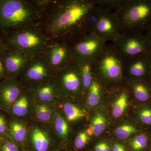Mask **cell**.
<instances>
[{
	"instance_id": "33",
	"label": "cell",
	"mask_w": 151,
	"mask_h": 151,
	"mask_svg": "<svg viewBox=\"0 0 151 151\" xmlns=\"http://www.w3.org/2000/svg\"><path fill=\"white\" fill-rule=\"evenodd\" d=\"M7 78V72L2 55H0V80Z\"/></svg>"
},
{
	"instance_id": "21",
	"label": "cell",
	"mask_w": 151,
	"mask_h": 151,
	"mask_svg": "<svg viewBox=\"0 0 151 151\" xmlns=\"http://www.w3.org/2000/svg\"><path fill=\"white\" fill-rule=\"evenodd\" d=\"M29 103V100L27 95L26 94H21L9 107L11 113L17 117L24 116L28 111Z\"/></svg>"
},
{
	"instance_id": "9",
	"label": "cell",
	"mask_w": 151,
	"mask_h": 151,
	"mask_svg": "<svg viewBox=\"0 0 151 151\" xmlns=\"http://www.w3.org/2000/svg\"><path fill=\"white\" fill-rule=\"evenodd\" d=\"M150 54L124 59V79L127 81L149 80Z\"/></svg>"
},
{
	"instance_id": "13",
	"label": "cell",
	"mask_w": 151,
	"mask_h": 151,
	"mask_svg": "<svg viewBox=\"0 0 151 151\" xmlns=\"http://www.w3.org/2000/svg\"><path fill=\"white\" fill-rule=\"evenodd\" d=\"M51 70L46 58H37L31 60L25 69V78L30 82L43 81L49 76Z\"/></svg>"
},
{
	"instance_id": "26",
	"label": "cell",
	"mask_w": 151,
	"mask_h": 151,
	"mask_svg": "<svg viewBox=\"0 0 151 151\" xmlns=\"http://www.w3.org/2000/svg\"><path fill=\"white\" fill-rule=\"evenodd\" d=\"M137 132V128L131 124H124L117 127L115 131L116 137L120 139H126Z\"/></svg>"
},
{
	"instance_id": "16",
	"label": "cell",
	"mask_w": 151,
	"mask_h": 151,
	"mask_svg": "<svg viewBox=\"0 0 151 151\" xmlns=\"http://www.w3.org/2000/svg\"><path fill=\"white\" fill-rule=\"evenodd\" d=\"M105 87L93 76V80L88 90L87 103L91 107L97 106L103 98Z\"/></svg>"
},
{
	"instance_id": "28",
	"label": "cell",
	"mask_w": 151,
	"mask_h": 151,
	"mask_svg": "<svg viewBox=\"0 0 151 151\" xmlns=\"http://www.w3.org/2000/svg\"><path fill=\"white\" fill-rule=\"evenodd\" d=\"M35 114L37 119L42 122H47L52 116V111L47 105L40 104L36 106Z\"/></svg>"
},
{
	"instance_id": "5",
	"label": "cell",
	"mask_w": 151,
	"mask_h": 151,
	"mask_svg": "<svg viewBox=\"0 0 151 151\" xmlns=\"http://www.w3.org/2000/svg\"><path fill=\"white\" fill-rule=\"evenodd\" d=\"M1 37L8 48L19 50L30 57L42 51L46 44L43 35L31 30H22Z\"/></svg>"
},
{
	"instance_id": "36",
	"label": "cell",
	"mask_w": 151,
	"mask_h": 151,
	"mask_svg": "<svg viewBox=\"0 0 151 151\" xmlns=\"http://www.w3.org/2000/svg\"><path fill=\"white\" fill-rule=\"evenodd\" d=\"M7 48V47L5 44L2 38L0 36V55H2Z\"/></svg>"
},
{
	"instance_id": "23",
	"label": "cell",
	"mask_w": 151,
	"mask_h": 151,
	"mask_svg": "<svg viewBox=\"0 0 151 151\" xmlns=\"http://www.w3.org/2000/svg\"><path fill=\"white\" fill-rule=\"evenodd\" d=\"M63 109L66 119L69 122H74L87 116L85 110L72 103H65Z\"/></svg>"
},
{
	"instance_id": "20",
	"label": "cell",
	"mask_w": 151,
	"mask_h": 151,
	"mask_svg": "<svg viewBox=\"0 0 151 151\" xmlns=\"http://www.w3.org/2000/svg\"><path fill=\"white\" fill-rule=\"evenodd\" d=\"M32 140L37 151H46L49 145V139L47 135L40 129H34L32 133Z\"/></svg>"
},
{
	"instance_id": "39",
	"label": "cell",
	"mask_w": 151,
	"mask_h": 151,
	"mask_svg": "<svg viewBox=\"0 0 151 151\" xmlns=\"http://www.w3.org/2000/svg\"><path fill=\"white\" fill-rule=\"evenodd\" d=\"M0 141H1V138H0Z\"/></svg>"
},
{
	"instance_id": "24",
	"label": "cell",
	"mask_w": 151,
	"mask_h": 151,
	"mask_svg": "<svg viewBox=\"0 0 151 151\" xmlns=\"http://www.w3.org/2000/svg\"><path fill=\"white\" fill-rule=\"evenodd\" d=\"M107 119L104 113L98 112L92 117L90 126L93 131V135L100 136L105 131L107 127Z\"/></svg>"
},
{
	"instance_id": "34",
	"label": "cell",
	"mask_w": 151,
	"mask_h": 151,
	"mask_svg": "<svg viewBox=\"0 0 151 151\" xmlns=\"http://www.w3.org/2000/svg\"><path fill=\"white\" fill-rule=\"evenodd\" d=\"M111 148L107 142H100L96 145L95 147V151H111Z\"/></svg>"
},
{
	"instance_id": "2",
	"label": "cell",
	"mask_w": 151,
	"mask_h": 151,
	"mask_svg": "<svg viewBox=\"0 0 151 151\" xmlns=\"http://www.w3.org/2000/svg\"><path fill=\"white\" fill-rule=\"evenodd\" d=\"M96 5V1L73 0L64 2L57 16L52 20L49 29L52 33L70 32L82 30L90 32L88 18Z\"/></svg>"
},
{
	"instance_id": "3",
	"label": "cell",
	"mask_w": 151,
	"mask_h": 151,
	"mask_svg": "<svg viewBox=\"0 0 151 151\" xmlns=\"http://www.w3.org/2000/svg\"><path fill=\"white\" fill-rule=\"evenodd\" d=\"M114 12L121 23L122 34L144 33L151 24V0H122Z\"/></svg>"
},
{
	"instance_id": "12",
	"label": "cell",
	"mask_w": 151,
	"mask_h": 151,
	"mask_svg": "<svg viewBox=\"0 0 151 151\" xmlns=\"http://www.w3.org/2000/svg\"><path fill=\"white\" fill-rule=\"evenodd\" d=\"M7 72V78H14L27 67L30 57L17 50L7 48L3 54Z\"/></svg>"
},
{
	"instance_id": "11",
	"label": "cell",
	"mask_w": 151,
	"mask_h": 151,
	"mask_svg": "<svg viewBox=\"0 0 151 151\" xmlns=\"http://www.w3.org/2000/svg\"><path fill=\"white\" fill-rule=\"evenodd\" d=\"M46 59L52 69L62 70L74 62L71 47L66 43H58L47 50Z\"/></svg>"
},
{
	"instance_id": "32",
	"label": "cell",
	"mask_w": 151,
	"mask_h": 151,
	"mask_svg": "<svg viewBox=\"0 0 151 151\" xmlns=\"http://www.w3.org/2000/svg\"><path fill=\"white\" fill-rule=\"evenodd\" d=\"M17 146L14 143L7 141L4 143L1 148V151H18Z\"/></svg>"
},
{
	"instance_id": "6",
	"label": "cell",
	"mask_w": 151,
	"mask_h": 151,
	"mask_svg": "<svg viewBox=\"0 0 151 151\" xmlns=\"http://www.w3.org/2000/svg\"><path fill=\"white\" fill-rule=\"evenodd\" d=\"M107 43L94 32L86 34L71 46L74 61L77 63H93L100 56Z\"/></svg>"
},
{
	"instance_id": "22",
	"label": "cell",
	"mask_w": 151,
	"mask_h": 151,
	"mask_svg": "<svg viewBox=\"0 0 151 151\" xmlns=\"http://www.w3.org/2000/svg\"><path fill=\"white\" fill-rule=\"evenodd\" d=\"M76 63L81 73L83 89L88 91L93 80V63L89 62Z\"/></svg>"
},
{
	"instance_id": "1",
	"label": "cell",
	"mask_w": 151,
	"mask_h": 151,
	"mask_svg": "<svg viewBox=\"0 0 151 151\" xmlns=\"http://www.w3.org/2000/svg\"><path fill=\"white\" fill-rule=\"evenodd\" d=\"M40 11L20 0H0V36L26 29L40 18Z\"/></svg>"
},
{
	"instance_id": "30",
	"label": "cell",
	"mask_w": 151,
	"mask_h": 151,
	"mask_svg": "<svg viewBox=\"0 0 151 151\" xmlns=\"http://www.w3.org/2000/svg\"><path fill=\"white\" fill-rule=\"evenodd\" d=\"M86 131L80 132L76 137L75 145L76 148L81 149L85 147L90 139Z\"/></svg>"
},
{
	"instance_id": "10",
	"label": "cell",
	"mask_w": 151,
	"mask_h": 151,
	"mask_svg": "<svg viewBox=\"0 0 151 151\" xmlns=\"http://www.w3.org/2000/svg\"><path fill=\"white\" fill-rule=\"evenodd\" d=\"M60 86L63 91L73 94H78L83 89L80 71L75 61L60 70Z\"/></svg>"
},
{
	"instance_id": "7",
	"label": "cell",
	"mask_w": 151,
	"mask_h": 151,
	"mask_svg": "<svg viewBox=\"0 0 151 151\" xmlns=\"http://www.w3.org/2000/svg\"><path fill=\"white\" fill-rule=\"evenodd\" d=\"M112 44L123 59L151 53V42L145 33L122 34Z\"/></svg>"
},
{
	"instance_id": "17",
	"label": "cell",
	"mask_w": 151,
	"mask_h": 151,
	"mask_svg": "<svg viewBox=\"0 0 151 151\" xmlns=\"http://www.w3.org/2000/svg\"><path fill=\"white\" fill-rule=\"evenodd\" d=\"M127 89L126 88H120L119 91H117L112 110V114L114 118L121 117L128 107L129 94Z\"/></svg>"
},
{
	"instance_id": "18",
	"label": "cell",
	"mask_w": 151,
	"mask_h": 151,
	"mask_svg": "<svg viewBox=\"0 0 151 151\" xmlns=\"http://www.w3.org/2000/svg\"><path fill=\"white\" fill-rule=\"evenodd\" d=\"M34 92L40 101L49 102L54 100L57 92L55 85L50 82H47L35 88Z\"/></svg>"
},
{
	"instance_id": "37",
	"label": "cell",
	"mask_w": 151,
	"mask_h": 151,
	"mask_svg": "<svg viewBox=\"0 0 151 151\" xmlns=\"http://www.w3.org/2000/svg\"><path fill=\"white\" fill-rule=\"evenodd\" d=\"M145 35L151 42V24L148 27L146 31L145 32Z\"/></svg>"
},
{
	"instance_id": "4",
	"label": "cell",
	"mask_w": 151,
	"mask_h": 151,
	"mask_svg": "<svg viewBox=\"0 0 151 151\" xmlns=\"http://www.w3.org/2000/svg\"><path fill=\"white\" fill-rule=\"evenodd\" d=\"M93 76L104 85L122 84L124 76V59L113 44L106 43L100 56L92 64Z\"/></svg>"
},
{
	"instance_id": "38",
	"label": "cell",
	"mask_w": 151,
	"mask_h": 151,
	"mask_svg": "<svg viewBox=\"0 0 151 151\" xmlns=\"http://www.w3.org/2000/svg\"><path fill=\"white\" fill-rule=\"evenodd\" d=\"M149 80H151V53L150 54V70H149Z\"/></svg>"
},
{
	"instance_id": "27",
	"label": "cell",
	"mask_w": 151,
	"mask_h": 151,
	"mask_svg": "<svg viewBox=\"0 0 151 151\" xmlns=\"http://www.w3.org/2000/svg\"><path fill=\"white\" fill-rule=\"evenodd\" d=\"M137 117L141 123L146 125H151V106L144 105L138 109Z\"/></svg>"
},
{
	"instance_id": "14",
	"label": "cell",
	"mask_w": 151,
	"mask_h": 151,
	"mask_svg": "<svg viewBox=\"0 0 151 151\" xmlns=\"http://www.w3.org/2000/svg\"><path fill=\"white\" fill-rule=\"evenodd\" d=\"M19 83L14 78H6L0 83V108H9L21 94Z\"/></svg>"
},
{
	"instance_id": "15",
	"label": "cell",
	"mask_w": 151,
	"mask_h": 151,
	"mask_svg": "<svg viewBox=\"0 0 151 151\" xmlns=\"http://www.w3.org/2000/svg\"><path fill=\"white\" fill-rule=\"evenodd\" d=\"M129 89L137 100L146 102L151 98V87L147 81H127Z\"/></svg>"
},
{
	"instance_id": "35",
	"label": "cell",
	"mask_w": 151,
	"mask_h": 151,
	"mask_svg": "<svg viewBox=\"0 0 151 151\" xmlns=\"http://www.w3.org/2000/svg\"><path fill=\"white\" fill-rule=\"evenodd\" d=\"M113 151H127L124 145L119 143H116L113 145Z\"/></svg>"
},
{
	"instance_id": "29",
	"label": "cell",
	"mask_w": 151,
	"mask_h": 151,
	"mask_svg": "<svg viewBox=\"0 0 151 151\" xmlns=\"http://www.w3.org/2000/svg\"><path fill=\"white\" fill-rule=\"evenodd\" d=\"M147 143V136L144 134H140L133 138L130 145L133 150L139 151L146 147Z\"/></svg>"
},
{
	"instance_id": "25",
	"label": "cell",
	"mask_w": 151,
	"mask_h": 151,
	"mask_svg": "<svg viewBox=\"0 0 151 151\" xmlns=\"http://www.w3.org/2000/svg\"><path fill=\"white\" fill-rule=\"evenodd\" d=\"M55 127L58 134L63 139H66L69 134L68 124L62 116L57 114L55 118Z\"/></svg>"
},
{
	"instance_id": "31",
	"label": "cell",
	"mask_w": 151,
	"mask_h": 151,
	"mask_svg": "<svg viewBox=\"0 0 151 151\" xmlns=\"http://www.w3.org/2000/svg\"><path fill=\"white\" fill-rule=\"evenodd\" d=\"M7 128L6 118L2 113H0V136H5Z\"/></svg>"
},
{
	"instance_id": "8",
	"label": "cell",
	"mask_w": 151,
	"mask_h": 151,
	"mask_svg": "<svg viewBox=\"0 0 151 151\" xmlns=\"http://www.w3.org/2000/svg\"><path fill=\"white\" fill-rule=\"evenodd\" d=\"M102 9L93 32L107 42L110 41L114 43L122 34L121 23L114 11Z\"/></svg>"
},
{
	"instance_id": "19",
	"label": "cell",
	"mask_w": 151,
	"mask_h": 151,
	"mask_svg": "<svg viewBox=\"0 0 151 151\" xmlns=\"http://www.w3.org/2000/svg\"><path fill=\"white\" fill-rule=\"evenodd\" d=\"M7 131L11 139L17 142L24 140L26 136V128L23 124L17 121H12L8 126Z\"/></svg>"
}]
</instances>
